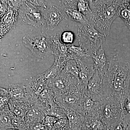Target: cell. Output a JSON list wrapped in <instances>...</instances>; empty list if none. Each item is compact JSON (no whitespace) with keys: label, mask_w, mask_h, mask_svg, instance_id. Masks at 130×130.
<instances>
[{"label":"cell","mask_w":130,"mask_h":130,"mask_svg":"<svg viewBox=\"0 0 130 130\" xmlns=\"http://www.w3.org/2000/svg\"><path fill=\"white\" fill-rule=\"evenodd\" d=\"M14 116H12L8 114L0 113V130L14 129L12 122V118Z\"/></svg>","instance_id":"26"},{"label":"cell","mask_w":130,"mask_h":130,"mask_svg":"<svg viewBox=\"0 0 130 130\" xmlns=\"http://www.w3.org/2000/svg\"><path fill=\"white\" fill-rule=\"evenodd\" d=\"M83 125L91 130H108L100 116L85 118Z\"/></svg>","instance_id":"23"},{"label":"cell","mask_w":130,"mask_h":130,"mask_svg":"<svg viewBox=\"0 0 130 130\" xmlns=\"http://www.w3.org/2000/svg\"><path fill=\"white\" fill-rule=\"evenodd\" d=\"M124 109L127 113L130 114V97L125 100L124 104Z\"/></svg>","instance_id":"32"},{"label":"cell","mask_w":130,"mask_h":130,"mask_svg":"<svg viewBox=\"0 0 130 130\" xmlns=\"http://www.w3.org/2000/svg\"><path fill=\"white\" fill-rule=\"evenodd\" d=\"M66 117L69 122L70 129L71 130H82L85 120V117L81 113L70 109H64Z\"/></svg>","instance_id":"15"},{"label":"cell","mask_w":130,"mask_h":130,"mask_svg":"<svg viewBox=\"0 0 130 130\" xmlns=\"http://www.w3.org/2000/svg\"><path fill=\"white\" fill-rule=\"evenodd\" d=\"M10 96L8 89L1 87L0 89V106L8 105Z\"/></svg>","instance_id":"30"},{"label":"cell","mask_w":130,"mask_h":130,"mask_svg":"<svg viewBox=\"0 0 130 130\" xmlns=\"http://www.w3.org/2000/svg\"><path fill=\"white\" fill-rule=\"evenodd\" d=\"M92 58L94 69L97 70L103 78L108 70L110 63L105 54L104 48L98 51Z\"/></svg>","instance_id":"14"},{"label":"cell","mask_w":130,"mask_h":130,"mask_svg":"<svg viewBox=\"0 0 130 130\" xmlns=\"http://www.w3.org/2000/svg\"><path fill=\"white\" fill-rule=\"evenodd\" d=\"M12 130H19L18 129H13Z\"/></svg>","instance_id":"34"},{"label":"cell","mask_w":130,"mask_h":130,"mask_svg":"<svg viewBox=\"0 0 130 130\" xmlns=\"http://www.w3.org/2000/svg\"><path fill=\"white\" fill-rule=\"evenodd\" d=\"M124 111V106L113 98H105L101 104L100 117L110 130L113 125L119 119Z\"/></svg>","instance_id":"5"},{"label":"cell","mask_w":130,"mask_h":130,"mask_svg":"<svg viewBox=\"0 0 130 130\" xmlns=\"http://www.w3.org/2000/svg\"><path fill=\"white\" fill-rule=\"evenodd\" d=\"M44 15L48 30H53L55 29L60 22L65 18L63 12L55 6H52L50 8Z\"/></svg>","instance_id":"12"},{"label":"cell","mask_w":130,"mask_h":130,"mask_svg":"<svg viewBox=\"0 0 130 130\" xmlns=\"http://www.w3.org/2000/svg\"><path fill=\"white\" fill-rule=\"evenodd\" d=\"M84 60H76L79 70L78 83L85 94L89 81L95 72L94 63H88Z\"/></svg>","instance_id":"10"},{"label":"cell","mask_w":130,"mask_h":130,"mask_svg":"<svg viewBox=\"0 0 130 130\" xmlns=\"http://www.w3.org/2000/svg\"><path fill=\"white\" fill-rule=\"evenodd\" d=\"M77 10L85 16L88 15V18L93 14L89 1H78Z\"/></svg>","instance_id":"28"},{"label":"cell","mask_w":130,"mask_h":130,"mask_svg":"<svg viewBox=\"0 0 130 130\" xmlns=\"http://www.w3.org/2000/svg\"><path fill=\"white\" fill-rule=\"evenodd\" d=\"M61 72L72 75L76 77L78 81L79 68L76 61L74 59H70L68 61L64 67Z\"/></svg>","instance_id":"25"},{"label":"cell","mask_w":130,"mask_h":130,"mask_svg":"<svg viewBox=\"0 0 130 130\" xmlns=\"http://www.w3.org/2000/svg\"><path fill=\"white\" fill-rule=\"evenodd\" d=\"M110 130H130V114L124 111Z\"/></svg>","instance_id":"24"},{"label":"cell","mask_w":130,"mask_h":130,"mask_svg":"<svg viewBox=\"0 0 130 130\" xmlns=\"http://www.w3.org/2000/svg\"><path fill=\"white\" fill-rule=\"evenodd\" d=\"M47 80L43 73L26 80L25 83L28 94L32 97L39 98L46 86Z\"/></svg>","instance_id":"11"},{"label":"cell","mask_w":130,"mask_h":130,"mask_svg":"<svg viewBox=\"0 0 130 130\" xmlns=\"http://www.w3.org/2000/svg\"><path fill=\"white\" fill-rule=\"evenodd\" d=\"M85 94L101 104L105 99L103 78L97 70L89 81Z\"/></svg>","instance_id":"9"},{"label":"cell","mask_w":130,"mask_h":130,"mask_svg":"<svg viewBox=\"0 0 130 130\" xmlns=\"http://www.w3.org/2000/svg\"><path fill=\"white\" fill-rule=\"evenodd\" d=\"M130 64L118 58L110 60L109 68L103 78L105 98L111 97L124 105L130 97Z\"/></svg>","instance_id":"1"},{"label":"cell","mask_w":130,"mask_h":130,"mask_svg":"<svg viewBox=\"0 0 130 130\" xmlns=\"http://www.w3.org/2000/svg\"><path fill=\"white\" fill-rule=\"evenodd\" d=\"M68 56L70 59L86 60L91 58L89 54L85 49L81 47L69 46Z\"/></svg>","instance_id":"20"},{"label":"cell","mask_w":130,"mask_h":130,"mask_svg":"<svg viewBox=\"0 0 130 130\" xmlns=\"http://www.w3.org/2000/svg\"><path fill=\"white\" fill-rule=\"evenodd\" d=\"M106 37L96 30L92 23L82 25L78 29L77 38L79 46L85 49L92 58L104 48Z\"/></svg>","instance_id":"3"},{"label":"cell","mask_w":130,"mask_h":130,"mask_svg":"<svg viewBox=\"0 0 130 130\" xmlns=\"http://www.w3.org/2000/svg\"><path fill=\"white\" fill-rule=\"evenodd\" d=\"M50 115L58 119L66 117L64 110L56 102L50 105Z\"/></svg>","instance_id":"27"},{"label":"cell","mask_w":130,"mask_h":130,"mask_svg":"<svg viewBox=\"0 0 130 130\" xmlns=\"http://www.w3.org/2000/svg\"><path fill=\"white\" fill-rule=\"evenodd\" d=\"M8 90L12 100L28 102L30 98V96L27 93L25 83L10 84Z\"/></svg>","instance_id":"13"},{"label":"cell","mask_w":130,"mask_h":130,"mask_svg":"<svg viewBox=\"0 0 130 130\" xmlns=\"http://www.w3.org/2000/svg\"><path fill=\"white\" fill-rule=\"evenodd\" d=\"M78 1H62L60 5L65 8L77 10Z\"/></svg>","instance_id":"31"},{"label":"cell","mask_w":130,"mask_h":130,"mask_svg":"<svg viewBox=\"0 0 130 130\" xmlns=\"http://www.w3.org/2000/svg\"><path fill=\"white\" fill-rule=\"evenodd\" d=\"M93 14L89 18L99 32L106 37L111 26L119 17L118 10L121 1H89Z\"/></svg>","instance_id":"2"},{"label":"cell","mask_w":130,"mask_h":130,"mask_svg":"<svg viewBox=\"0 0 130 130\" xmlns=\"http://www.w3.org/2000/svg\"><path fill=\"white\" fill-rule=\"evenodd\" d=\"M50 43L53 54L55 56L67 55L69 45L63 44L59 40L58 34L49 36Z\"/></svg>","instance_id":"18"},{"label":"cell","mask_w":130,"mask_h":130,"mask_svg":"<svg viewBox=\"0 0 130 130\" xmlns=\"http://www.w3.org/2000/svg\"><path fill=\"white\" fill-rule=\"evenodd\" d=\"M46 115L36 105L30 107L24 117L28 126H30L37 123H42Z\"/></svg>","instance_id":"16"},{"label":"cell","mask_w":130,"mask_h":130,"mask_svg":"<svg viewBox=\"0 0 130 130\" xmlns=\"http://www.w3.org/2000/svg\"><path fill=\"white\" fill-rule=\"evenodd\" d=\"M64 11L68 16V18L72 21L79 23L83 25H87L91 23L87 16L78 10L65 8Z\"/></svg>","instance_id":"21"},{"label":"cell","mask_w":130,"mask_h":130,"mask_svg":"<svg viewBox=\"0 0 130 130\" xmlns=\"http://www.w3.org/2000/svg\"><path fill=\"white\" fill-rule=\"evenodd\" d=\"M46 85L51 88L56 97L73 91L80 84L73 76L61 72L55 77L47 79Z\"/></svg>","instance_id":"6"},{"label":"cell","mask_w":130,"mask_h":130,"mask_svg":"<svg viewBox=\"0 0 130 130\" xmlns=\"http://www.w3.org/2000/svg\"><path fill=\"white\" fill-rule=\"evenodd\" d=\"M101 103L94 101L85 94L84 111L85 118L100 116Z\"/></svg>","instance_id":"17"},{"label":"cell","mask_w":130,"mask_h":130,"mask_svg":"<svg viewBox=\"0 0 130 130\" xmlns=\"http://www.w3.org/2000/svg\"><path fill=\"white\" fill-rule=\"evenodd\" d=\"M85 93L81 85L69 93L56 97V102L63 109L76 110L84 115L83 104Z\"/></svg>","instance_id":"7"},{"label":"cell","mask_w":130,"mask_h":130,"mask_svg":"<svg viewBox=\"0 0 130 130\" xmlns=\"http://www.w3.org/2000/svg\"><path fill=\"white\" fill-rule=\"evenodd\" d=\"M120 17L126 26L130 29V6L128 1H121L118 10Z\"/></svg>","instance_id":"22"},{"label":"cell","mask_w":130,"mask_h":130,"mask_svg":"<svg viewBox=\"0 0 130 130\" xmlns=\"http://www.w3.org/2000/svg\"><path fill=\"white\" fill-rule=\"evenodd\" d=\"M23 43L37 58L43 59L53 54L49 36L45 33L26 35L23 38Z\"/></svg>","instance_id":"4"},{"label":"cell","mask_w":130,"mask_h":130,"mask_svg":"<svg viewBox=\"0 0 130 130\" xmlns=\"http://www.w3.org/2000/svg\"><path fill=\"white\" fill-rule=\"evenodd\" d=\"M19 17L24 23L35 27L43 25L46 21L44 15L41 10L28 1L20 8Z\"/></svg>","instance_id":"8"},{"label":"cell","mask_w":130,"mask_h":130,"mask_svg":"<svg viewBox=\"0 0 130 130\" xmlns=\"http://www.w3.org/2000/svg\"><path fill=\"white\" fill-rule=\"evenodd\" d=\"M8 106L14 115L20 117H24L28 109L31 107L28 102L13 101L11 99Z\"/></svg>","instance_id":"19"},{"label":"cell","mask_w":130,"mask_h":130,"mask_svg":"<svg viewBox=\"0 0 130 130\" xmlns=\"http://www.w3.org/2000/svg\"><path fill=\"white\" fill-rule=\"evenodd\" d=\"M82 130H91L89 129L88 127H86L85 125H83V127H82Z\"/></svg>","instance_id":"33"},{"label":"cell","mask_w":130,"mask_h":130,"mask_svg":"<svg viewBox=\"0 0 130 130\" xmlns=\"http://www.w3.org/2000/svg\"><path fill=\"white\" fill-rule=\"evenodd\" d=\"M75 40V35L71 31H65L61 35V42L66 45L72 44Z\"/></svg>","instance_id":"29"}]
</instances>
